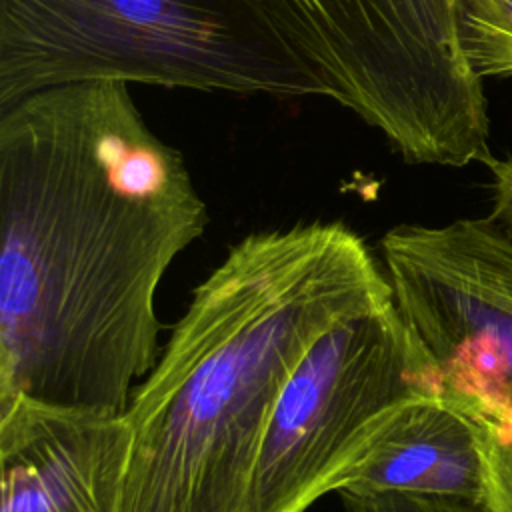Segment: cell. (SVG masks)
Masks as SVG:
<instances>
[{"label": "cell", "instance_id": "7c38bea8", "mask_svg": "<svg viewBox=\"0 0 512 512\" xmlns=\"http://www.w3.org/2000/svg\"><path fill=\"white\" fill-rule=\"evenodd\" d=\"M486 166L494 174V208L490 216L512 236V158H492Z\"/></svg>", "mask_w": 512, "mask_h": 512}, {"label": "cell", "instance_id": "8992f818", "mask_svg": "<svg viewBox=\"0 0 512 512\" xmlns=\"http://www.w3.org/2000/svg\"><path fill=\"white\" fill-rule=\"evenodd\" d=\"M380 248L442 398L482 428L512 430V236L492 216L458 218L394 226Z\"/></svg>", "mask_w": 512, "mask_h": 512}, {"label": "cell", "instance_id": "ba28073f", "mask_svg": "<svg viewBox=\"0 0 512 512\" xmlns=\"http://www.w3.org/2000/svg\"><path fill=\"white\" fill-rule=\"evenodd\" d=\"M484 432L442 396L402 406L336 492H412L480 504Z\"/></svg>", "mask_w": 512, "mask_h": 512}, {"label": "cell", "instance_id": "52a82bcc", "mask_svg": "<svg viewBox=\"0 0 512 512\" xmlns=\"http://www.w3.org/2000/svg\"><path fill=\"white\" fill-rule=\"evenodd\" d=\"M128 450L124 416L0 406V512H118Z\"/></svg>", "mask_w": 512, "mask_h": 512}, {"label": "cell", "instance_id": "7a4b0ae2", "mask_svg": "<svg viewBox=\"0 0 512 512\" xmlns=\"http://www.w3.org/2000/svg\"><path fill=\"white\" fill-rule=\"evenodd\" d=\"M392 298L344 222L252 232L194 288L126 412L118 512H248L258 450L290 372L334 322Z\"/></svg>", "mask_w": 512, "mask_h": 512}, {"label": "cell", "instance_id": "30bf717a", "mask_svg": "<svg viewBox=\"0 0 512 512\" xmlns=\"http://www.w3.org/2000/svg\"><path fill=\"white\" fill-rule=\"evenodd\" d=\"M484 432V494L480 512H512V430Z\"/></svg>", "mask_w": 512, "mask_h": 512}, {"label": "cell", "instance_id": "8fae6325", "mask_svg": "<svg viewBox=\"0 0 512 512\" xmlns=\"http://www.w3.org/2000/svg\"><path fill=\"white\" fill-rule=\"evenodd\" d=\"M346 512H480L478 504L412 492H338Z\"/></svg>", "mask_w": 512, "mask_h": 512}, {"label": "cell", "instance_id": "5b68a950", "mask_svg": "<svg viewBox=\"0 0 512 512\" xmlns=\"http://www.w3.org/2000/svg\"><path fill=\"white\" fill-rule=\"evenodd\" d=\"M442 396L436 368L394 296L324 330L272 408L248 512H304L336 492L396 412Z\"/></svg>", "mask_w": 512, "mask_h": 512}, {"label": "cell", "instance_id": "6da1fadb", "mask_svg": "<svg viewBox=\"0 0 512 512\" xmlns=\"http://www.w3.org/2000/svg\"><path fill=\"white\" fill-rule=\"evenodd\" d=\"M208 208L124 82L0 110V406L122 416L160 348L156 290Z\"/></svg>", "mask_w": 512, "mask_h": 512}, {"label": "cell", "instance_id": "9c48e42d", "mask_svg": "<svg viewBox=\"0 0 512 512\" xmlns=\"http://www.w3.org/2000/svg\"><path fill=\"white\" fill-rule=\"evenodd\" d=\"M454 16L470 70L512 76V0H454Z\"/></svg>", "mask_w": 512, "mask_h": 512}, {"label": "cell", "instance_id": "3957f363", "mask_svg": "<svg viewBox=\"0 0 512 512\" xmlns=\"http://www.w3.org/2000/svg\"><path fill=\"white\" fill-rule=\"evenodd\" d=\"M80 82L332 100L268 0H0V110Z\"/></svg>", "mask_w": 512, "mask_h": 512}, {"label": "cell", "instance_id": "277c9868", "mask_svg": "<svg viewBox=\"0 0 512 512\" xmlns=\"http://www.w3.org/2000/svg\"><path fill=\"white\" fill-rule=\"evenodd\" d=\"M332 100L408 164L492 160L480 78L458 42L454 0H268Z\"/></svg>", "mask_w": 512, "mask_h": 512}]
</instances>
